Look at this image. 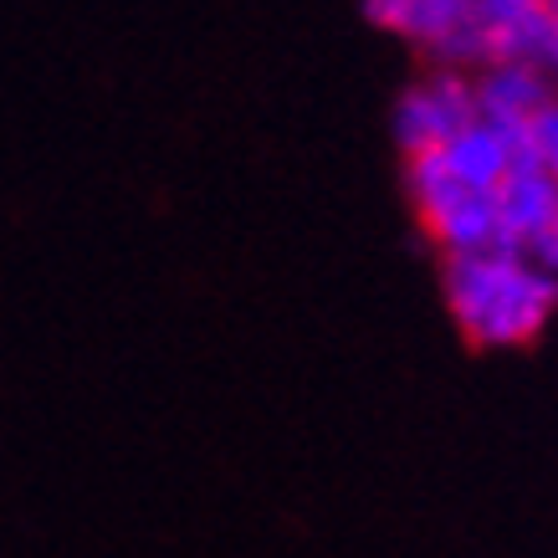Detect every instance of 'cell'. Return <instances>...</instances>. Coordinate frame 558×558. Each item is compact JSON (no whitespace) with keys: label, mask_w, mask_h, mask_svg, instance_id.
<instances>
[{"label":"cell","mask_w":558,"mask_h":558,"mask_svg":"<svg viewBox=\"0 0 558 558\" xmlns=\"http://www.w3.org/2000/svg\"><path fill=\"white\" fill-rule=\"evenodd\" d=\"M364 11L374 26H385L421 57H430V68H487V36L472 16V0H364Z\"/></svg>","instance_id":"cell-3"},{"label":"cell","mask_w":558,"mask_h":558,"mask_svg":"<svg viewBox=\"0 0 558 558\" xmlns=\"http://www.w3.org/2000/svg\"><path fill=\"white\" fill-rule=\"evenodd\" d=\"M446 307L476 349H523L558 313V277L518 246L446 256Z\"/></svg>","instance_id":"cell-1"},{"label":"cell","mask_w":558,"mask_h":558,"mask_svg":"<svg viewBox=\"0 0 558 558\" xmlns=\"http://www.w3.org/2000/svg\"><path fill=\"white\" fill-rule=\"evenodd\" d=\"M472 123H476L472 72L430 68L425 77H415V83L400 93V102H395V138H400L405 159L446 149V144L457 134H466Z\"/></svg>","instance_id":"cell-4"},{"label":"cell","mask_w":558,"mask_h":558,"mask_svg":"<svg viewBox=\"0 0 558 558\" xmlns=\"http://www.w3.org/2000/svg\"><path fill=\"white\" fill-rule=\"evenodd\" d=\"M543 5H548V11H554V16H558V0H543Z\"/></svg>","instance_id":"cell-12"},{"label":"cell","mask_w":558,"mask_h":558,"mask_svg":"<svg viewBox=\"0 0 558 558\" xmlns=\"http://www.w3.org/2000/svg\"><path fill=\"white\" fill-rule=\"evenodd\" d=\"M405 185L415 210H421L425 236L440 246V256H472V252H487V246H502L497 195L466 190L461 180H451L440 170L436 154L405 159Z\"/></svg>","instance_id":"cell-2"},{"label":"cell","mask_w":558,"mask_h":558,"mask_svg":"<svg viewBox=\"0 0 558 558\" xmlns=\"http://www.w3.org/2000/svg\"><path fill=\"white\" fill-rule=\"evenodd\" d=\"M476 83V119L492 123V129H502L523 144L527 123L538 119L543 108L554 102L558 87L543 77L538 68H527V62H492V68L472 72Z\"/></svg>","instance_id":"cell-5"},{"label":"cell","mask_w":558,"mask_h":558,"mask_svg":"<svg viewBox=\"0 0 558 558\" xmlns=\"http://www.w3.org/2000/svg\"><path fill=\"white\" fill-rule=\"evenodd\" d=\"M512 62L538 68L543 77L558 87V16H554V11H543V16L527 26L523 41H518V51H512Z\"/></svg>","instance_id":"cell-9"},{"label":"cell","mask_w":558,"mask_h":558,"mask_svg":"<svg viewBox=\"0 0 558 558\" xmlns=\"http://www.w3.org/2000/svg\"><path fill=\"white\" fill-rule=\"evenodd\" d=\"M523 159H533L538 170H548L558 180V93L554 102L543 108L538 119L527 123V134H523Z\"/></svg>","instance_id":"cell-10"},{"label":"cell","mask_w":558,"mask_h":558,"mask_svg":"<svg viewBox=\"0 0 558 558\" xmlns=\"http://www.w3.org/2000/svg\"><path fill=\"white\" fill-rule=\"evenodd\" d=\"M527 256H533L543 271H554V277H558V220L548 226V231H543L538 241H533V252H527Z\"/></svg>","instance_id":"cell-11"},{"label":"cell","mask_w":558,"mask_h":558,"mask_svg":"<svg viewBox=\"0 0 558 558\" xmlns=\"http://www.w3.org/2000/svg\"><path fill=\"white\" fill-rule=\"evenodd\" d=\"M436 159H440V170L451 174V180H461L466 190L497 195L502 180L512 174V165L523 159V144L512 134H502V129H492V123L476 119L466 134H457L446 149H436Z\"/></svg>","instance_id":"cell-7"},{"label":"cell","mask_w":558,"mask_h":558,"mask_svg":"<svg viewBox=\"0 0 558 558\" xmlns=\"http://www.w3.org/2000/svg\"><path fill=\"white\" fill-rule=\"evenodd\" d=\"M558 220V180L538 170L533 159H518L512 174L497 190V226H502V246L533 252V241Z\"/></svg>","instance_id":"cell-6"},{"label":"cell","mask_w":558,"mask_h":558,"mask_svg":"<svg viewBox=\"0 0 558 558\" xmlns=\"http://www.w3.org/2000/svg\"><path fill=\"white\" fill-rule=\"evenodd\" d=\"M543 0H472V16L487 36V68L492 62H512V51L523 41V32L543 16Z\"/></svg>","instance_id":"cell-8"}]
</instances>
